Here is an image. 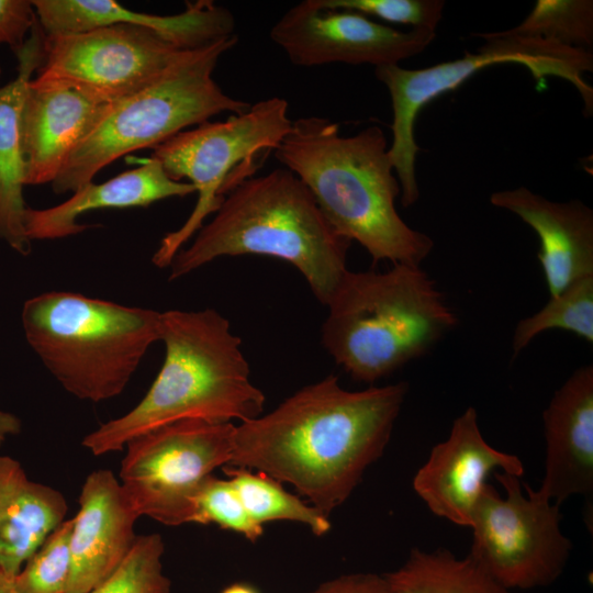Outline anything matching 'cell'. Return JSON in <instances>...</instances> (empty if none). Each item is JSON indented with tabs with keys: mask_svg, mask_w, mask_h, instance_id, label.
I'll return each instance as SVG.
<instances>
[{
	"mask_svg": "<svg viewBox=\"0 0 593 593\" xmlns=\"http://www.w3.org/2000/svg\"><path fill=\"white\" fill-rule=\"evenodd\" d=\"M407 392L404 381L349 391L329 374L235 425L227 466L291 484L329 518L382 456Z\"/></svg>",
	"mask_w": 593,
	"mask_h": 593,
	"instance_id": "6da1fadb",
	"label": "cell"
},
{
	"mask_svg": "<svg viewBox=\"0 0 593 593\" xmlns=\"http://www.w3.org/2000/svg\"><path fill=\"white\" fill-rule=\"evenodd\" d=\"M388 149L377 125L344 136L337 123L312 115L292 121L273 155L304 183L333 228L359 243L374 264L421 266L434 242L400 216L401 187Z\"/></svg>",
	"mask_w": 593,
	"mask_h": 593,
	"instance_id": "7a4b0ae2",
	"label": "cell"
},
{
	"mask_svg": "<svg viewBox=\"0 0 593 593\" xmlns=\"http://www.w3.org/2000/svg\"><path fill=\"white\" fill-rule=\"evenodd\" d=\"M161 368L138 404L86 435L94 456L123 450L134 437L183 419L240 423L261 415L265 394L250 380L242 339L213 309L161 312Z\"/></svg>",
	"mask_w": 593,
	"mask_h": 593,
	"instance_id": "3957f363",
	"label": "cell"
},
{
	"mask_svg": "<svg viewBox=\"0 0 593 593\" xmlns=\"http://www.w3.org/2000/svg\"><path fill=\"white\" fill-rule=\"evenodd\" d=\"M351 242L326 220L312 193L289 169L276 168L233 184L209 223L169 268L179 279L216 258L261 255L291 264L326 306L348 271Z\"/></svg>",
	"mask_w": 593,
	"mask_h": 593,
	"instance_id": "277c9868",
	"label": "cell"
},
{
	"mask_svg": "<svg viewBox=\"0 0 593 593\" xmlns=\"http://www.w3.org/2000/svg\"><path fill=\"white\" fill-rule=\"evenodd\" d=\"M322 345L353 379L373 383L427 354L458 324L421 266L348 271L332 298Z\"/></svg>",
	"mask_w": 593,
	"mask_h": 593,
	"instance_id": "5b68a950",
	"label": "cell"
},
{
	"mask_svg": "<svg viewBox=\"0 0 593 593\" xmlns=\"http://www.w3.org/2000/svg\"><path fill=\"white\" fill-rule=\"evenodd\" d=\"M21 321L27 344L59 384L98 403L124 391L159 340L161 312L51 291L26 300Z\"/></svg>",
	"mask_w": 593,
	"mask_h": 593,
	"instance_id": "8992f818",
	"label": "cell"
},
{
	"mask_svg": "<svg viewBox=\"0 0 593 593\" xmlns=\"http://www.w3.org/2000/svg\"><path fill=\"white\" fill-rule=\"evenodd\" d=\"M237 42L234 34L187 51L147 87L111 103L52 182L53 191L75 192L126 154L154 148L221 113L246 111L250 103L230 97L213 79L220 58Z\"/></svg>",
	"mask_w": 593,
	"mask_h": 593,
	"instance_id": "52a82bcc",
	"label": "cell"
},
{
	"mask_svg": "<svg viewBox=\"0 0 593 593\" xmlns=\"http://www.w3.org/2000/svg\"><path fill=\"white\" fill-rule=\"evenodd\" d=\"M485 42L475 53L419 69L396 65L374 68L376 78L389 91L392 107V143L388 154L400 182L401 204L412 206L419 198L416 180L415 122L429 102L454 90L472 75L489 66L518 64L525 67L538 85L548 77L571 83L579 92L586 116L593 112V88L584 79L593 71L592 52L567 47L537 37L507 34L504 31L478 33Z\"/></svg>",
	"mask_w": 593,
	"mask_h": 593,
	"instance_id": "ba28073f",
	"label": "cell"
},
{
	"mask_svg": "<svg viewBox=\"0 0 593 593\" xmlns=\"http://www.w3.org/2000/svg\"><path fill=\"white\" fill-rule=\"evenodd\" d=\"M291 125L288 101L271 97L225 121H206L182 131L152 148L150 157L170 179H188L198 193L184 223L161 238L152 258L156 267L170 266L205 219L217 211L224 193L237 180L235 170L248 177L243 172L246 163H254L259 153L275 150Z\"/></svg>",
	"mask_w": 593,
	"mask_h": 593,
	"instance_id": "9c48e42d",
	"label": "cell"
},
{
	"mask_svg": "<svg viewBox=\"0 0 593 593\" xmlns=\"http://www.w3.org/2000/svg\"><path fill=\"white\" fill-rule=\"evenodd\" d=\"M505 496L488 483L479 497L470 528L469 556L497 583L513 590L552 584L572 551L560 527V506L522 482L495 472Z\"/></svg>",
	"mask_w": 593,
	"mask_h": 593,
	"instance_id": "30bf717a",
	"label": "cell"
},
{
	"mask_svg": "<svg viewBox=\"0 0 593 593\" xmlns=\"http://www.w3.org/2000/svg\"><path fill=\"white\" fill-rule=\"evenodd\" d=\"M233 423L183 419L131 439L119 481L133 508L167 526L195 523L203 481L232 458Z\"/></svg>",
	"mask_w": 593,
	"mask_h": 593,
	"instance_id": "8fae6325",
	"label": "cell"
},
{
	"mask_svg": "<svg viewBox=\"0 0 593 593\" xmlns=\"http://www.w3.org/2000/svg\"><path fill=\"white\" fill-rule=\"evenodd\" d=\"M187 51L153 30L132 24L45 35L44 60L35 78L60 81L114 103L155 81Z\"/></svg>",
	"mask_w": 593,
	"mask_h": 593,
	"instance_id": "7c38bea8",
	"label": "cell"
},
{
	"mask_svg": "<svg viewBox=\"0 0 593 593\" xmlns=\"http://www.w3.org/2000/svg\"><path fill=\"white\" fill-rule=\"evenodd\" d=\"M435 36L434 31H400L357 12L325 9L316 0L294 4L270 30L271 41L300 67L396 65L422 53Z\"/></svg>",
	"mask_w": 593,
	"mask_h": 593,
	"instance_id": "4fadbf2b",
	"label": "cell"
},
{
	"mask_svg": "<svg viewBox=\"0 0 593 593\" xmlns=\"http://www.w3.org/2000/svg\"><path fill=\"white\" fill-rule=\"evenodd\" d=\"M495 472L521 478L524 466L516 455L484 439L478 413L470 406L454 421L447 439L433 447L413 479V488L433 514L470 528L486 478Z\"/></svg>",
	"mask_w": 593,
	"mask_h": 593,
	"instance_id": "5bb4252c",
	"label": "cell"
},
{
	"mask_svg": "<svg viewBox=\"0 0 593 593\" xmlns=\"http://www.w3.org/2000/svg\"><path fill=\"white\" fill-rule=\"evenodd\" d=\"M110 104L70 85L32 78L19 121L24 186L52 183Z\"/></svg>",
	"mask_w": 593,
	"mask_h": 593,
	"instance_id": "9a60e30c",
	"label": "cell"
},
{
	"mask_svg": "<svg viewBox=\"0 0 593 593\" xmlns=\"http://www.w3.org/2000/svg\"><path fill=\"white\" fill-rule=\"evenodd\" d=\"M139 515L111 470L90 472L72 517L71 570L66 593H88L122 563L137 538Z\"/></svg>",
	"mask_w": 593,
	"mask_h": 593,
	"instance_id": "2e32d148",
	"label": "cell"
},
{
	"mask_svg": "<svg viewBox=\"0 0 593 593\" xmlns=\"http://www.w3.org/2000/svg\"><path fill=\"white\" fill-rule=\"evenodd\" d=\"M545 471L537 491L558 506L593 494V366L584 365L557 389L542 412Z\"/></svg>",
	"mask_w": 593,
	"mask_h": 593,
	"instance_id": "e0dca14e",
	"label": "cell"
},
{
	"mask_svg": "<svg viewBox=\"0 0 593 593\" xmlns=\"http://www.w3.org/2000/svg\"><path fill=\"white\" fill-rule=\"evenodd\" d=\"M46 36L82 33L113 24L155 31L181 49H197L235 34L233 13L211 0L186 2L174 15L128 10L113 0H32Z\"/></svg>",
	"mask_w": 593,
	"mask_h": 593,
	"instance_id": "ac0fdd59",
	"label": "cell"
},
{
	"mask_svg": "<svg viewBox=\"0 0 593 593\" xmlns=\"http://www.w3.org/2000/svg\"><path fill=\"white\" fill-rule=\"evenodd\" d=\"M492 205L517 215L537 234L550 296L593 276V211L580 200L550 201L525 187L495 191Z\"/></svg>",
	"mask_w": 593,
	"mask_h": 593,
	"instance_id": "d6986e66",
	"label": "cell"
},
{
	"mask_svg": "<svg viewBox=\"0 0 593 593\" xmlns=\"http://www.w3.org/2000/svg\"><path fill=\"white\" fill-rule=\"evenodd\" d=\"M188 181H175L161 165L149 158L142 166L126 170L102 183L92 181L78 188L60 204L46 209L26 208L24 228L27 238L58 239L77 235L91 227L77 219L99 209L145 208L157 201L194 193Z\"/></svg>",
	"mask_w": 593,
	"mask_h": 593,
	"instance_id": "ffe728a7",
	"label": "cell"
},
{
	"mask_svg": "<svg viewBox=\"0 0 593 593\" xmlns=\"http://www.w3.org/2000/svg\"><path fill=\"white\" fill-rule=\"evenodd\" d=\"M67 511L58 490L31 480L16 459L0 455V568L15 575Z\"/></svg>",
	"mask_w": 593,
	"mask_h": 593,
	"instance_id": "44dd1931",
	"label": "cell"
},
{
	"mask_svg": "<svg viewBox=\"0 0 593 593\" xmlns=\"http://www.w3.org/2000/svg\"><path fill=\"white\" fill-rule=\"evenodd\" d=\"M45 33L36 21L25 45L15 55L16 77L0 86V239L22 256L31 253L24 228L23 166L19 121L27 83L44 60Z\"/></svg>",
	"mask_w": 593,
	"mask_h": 593,
	"instance_id": "7402d4cb",
	"label": "cell"
},
{
	"mask_svg": "<svg viewBox=\"0 0 593 593\" xmlns=\"http://www.w3.org/2000/svg\"><path fill=\"white\" fill-rule=\"evenodd\" d=\"M395 593H514L489 575L469 555L413 548L396 570L384 573Z\"/></svg>",
	"mask_w": 593,
	"mask_h": 593,
	"instance_id": "603a6c76",
	"label": "cell"
},
{
	"mask_svg": "<svg viewBox=\"0 0 593 593\" xmlns=\"http://www.w3.org/2000/svg\"><path fill=\"white\" fill-rule=\"evenodd\" d=\"M249 516L259 525L272 521L300 523L316 536L331 529L328 517L311 504L288 492L282 483L268 474L242 467L224 466Z\"/></svg>",
	"mask_w": 593,
	"mask_h": 593,
	"instance_id": "cb8c5ba5",
	"label": "cell"
},
{
	"mask_svg": "<svg viewBox=\"0 0 593 593\" xmlns=\"http://www.w3.org/2000/svg\"><path fill=\"white\" fill-rule=\"evenodd\" d=\"M562 329L593 343V276L570 284L533 315L521 320L514 329L513 359L539 334Z\"/></svg>",
	"mask_w": 593,
	"mask_h": 593,
	"instance_id": "d4e9b609",
	"label": "cell"
},
{
	"mask_svg": "<svg viewBox=\"0 0 593 593\" xmlns=\"http://www.w3.org/2000/svg\"><path fill=\"white\" fill-rule=\"evenodd\" d=\"M504 32L591 52L593 1L538 0L518 25Z\"/></svg>",
	"mask_w": 593,
	"mask_h": 593,
	"instance_id": "484cf974",
	"label": "cell"
},
{
	"mask_svg": "<svg viewBox=\"0 0 593 593\" xmlns=\"http://www.w3.org/2000/svg\"><path fill=\"white\" fill-rule=\"evenodd\" d=\"M72 518L61 522L14 575L18 593H66L70 578Z\"/></svg>",
	"mask_w": 593,
	"mask_h": 593,
	"instance_id": "4316f807",
	"label": "cell"
},
{
	"mask_svg": "<svg viewBox=\"0 0 593 593\" xmlns=\"http://www.w3.org/2000/svg\"><path fill=\"white\" fill-rule=\"evenodd\" d=\"M164 551L159 534L137 536L116 570L88 593H170L171 582L163 572Z\"/></svg>",
	"mask_w": 593,
	"mask_h": 593,
	"instance_id": "83f0119b",
	"label": "cell"
},
{
	"mask_svg": "<svg viewBox=\"0 0 593 593\" xmlns=\"http://www.w3.org/2000/svg\"><path fill=\"white\" fill-rule=\"evenodd\" d=\"M195 523L216 524L253 542L264 535V526L249 516L232 482L213 474L203 481L199 491Z\"/></svg>",
	"mask_w": 593,
	"mask_h": 593,
	"instance_id": "f1b7e54d",
	"label": "cell"
},
{
	"mask_svg": "<svg viewBox=\"0 0 593 593\" xmlns=\"http://www.w3.org/2000/svg\"><path fill=\"white\" fill-rule=\"evenodd\" d=\"M325 9H338L377 16L390 23L410 25L412 29L436 27L443 18V0H316Z\"/></svg>",
	"mask_w": 593,
	"mask_h": 593,
	"instance_id": "f546056e",
	"label": "cell"
},
{
	"mask_svg": "<svg viewBox=\"0 0 593 593\" xmlns=\"http://www.w3.org/2000/svg\"><path fill=\"white\" fill-rule=\"evenodd\" d=\"M37 21L32 0H0V45L16 55Z\"/></svg>",
	"mask_w": 593,
	"mask_h": 593,
	"instance_id": "4dcf8cb0",
	"label": "cell"
},
{
	"mask_svg": "<svg viewBox=\"0 0 593 593\" xmlns=\"http://www.w3.org/2000/svg\"><path fill=\"white\" fill-rule=\"evenodd\" d=\"M311 593H395L384 574L350 573L328 580Z\"/></svg>",
	"mask_w": 593,
	"mask_h": 593,
	"instance_id": "1f68e13d",
	"label": "cell"
},
{
	"mask_svg": "<svg viewBox=\"0 0 593 593\" xmlns=\"http://www.w3.org/2000/svg\"><path fill=\"white\" fill-rule=\"evenodd\" d=\"M21 430V419L10 412L0 410V446H2L10 437L20 434Z\"/></svg>",
	"mask_w": 593,
	"mask_h": 593,
	"instance_id": "d6a6232c",
	"label": "cell"
},
{
	"mask_svg": "<svg viewBox=\"0 0 593 593\" xmlns=\"http://www.w3.org/2000/svg\"><path fill=\"white\" fill-rule=\"evenodd\" d=\"M13 578L0 568V593H18Z\"/></svg>",
	"mask_w": 593,
	"mask_h": 593,
	"instance_id": "836d02e7",
	"label": "cell"
},
{
	"mask_svg": "<svg viewBox=\"0 0 593 593\" xmlns=\"http://www.w3.org/2000/svg\"><path fill=\"white\" fill-rule=\"evenodd\" d=\"M220 593H259V591L245 582H236L224 588Z\"/></svg>",
	"mask_w": 593,
	"mask_h": 593,
	"instance_id": "e575fe53",
	"label": "cell"
},
{
	"mask_svg": "<svg viewBox=\"0 0 593 593\" xmlns=\"http://www.w3.org/2000/svg\"><path fill=\"white\" fill-rule=\"evenodd\" d=\"M0 72H1V68H0Z\"/></svg>",
	"mask_w": 593,
	"mask_h": 593,
	"instance_id": "d590c367",
	"label": "cell"
}]
</instances>
